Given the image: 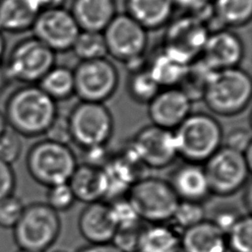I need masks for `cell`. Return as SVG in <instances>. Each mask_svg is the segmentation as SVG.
<instances>
[{"mask_svg": "<svg viewBox=\"0 0 252 252\" xmlns=\"http://www.w3.org/2000/svg\"><path fill=\"white\" fill-rule=\"evenodd\" d=\"M3 113L8 128L27 138L44 135L59 114L56 101L37 85L16 90L7 99Z\"/></svg>", "mask_w": 252, "mask_h": 252, "instance_id": "1", "label": "cell"}, {"mask_svg": "<svg viewBox=\"0 0 252 252\" xmlns=\"http://www.w3.org/2000/svg\"><path fill=\"white\" fill-rule=\"evenodd\" d=\"M177 155L186 162L203 164L222 147L220 122L206 112L190 113L173 130Z\"/></svg>", "mask_w": 252, "mask_h": 252, "instance_id": "2", "label": "cell"}, {"mask_svg": "<svg viewBox=\"0 0 252 252\" xmlns=\"http://www.w3.org/2000/svg\"><path fill=\"white\" fill-rule=\"evenodd\" d=\"M251 96L252 81L249 74L235 67L214 71L203 99L213 113L228 117L242 112Z\"/></svg>", "mask_w": 252, "mask_h": 252, "instance_id": "3", "label": "cell"}, {"mask_svg": "<svg viewBox=\"0 0 252 252\" xmlns=\"http://www.w3.org/2000/svg\"><path fill=\"white\" fill-rule=\"evenodd\" d=\"M77 165L76 155L69 145L47 139L34 143L26 156V166L30 176L47 188L68 183Z\"/></svg>", "mask_w": 252, "mask_h": 252, "instance_id": "4", "label": "cell"}, {"mask_svg": "<svg viewBox=\"0 0 252 252\" xmlns=\"http://www.w3.org/2000/svg\"><path fill=\"white\" fill-rule=\"evenodd\" d=\"M13 229V238L19 249L34 252L47 251L61 231L59 214L45 202H34L25 210Z\"/></svg>", "mask_w": 252, "mask_h": 252, "instance_id": "5", "label": "cell"}, {"mask_svg": "<svg viewBox=\"0 0 252 252\" xmlns=\"http://www.w3.org/2000/svg\"><path fill=\"white\" fill-rule=\"evenodd\" d=\"M127 198L141 220L149 223H165L172 218L179 202L167 180L145 176L129 189Z\"/></svg>", "mask_w": 252, "mask_h": 252, "instance_id": "6", "label": "cell"}, {"mask_svg": "<svg viewBox=\"0 0 252 252\" xmlns=\"http://www.w3.org/2000/svg\"><path fill=\"white\" fill-rule=\"evenodd\" d=\"M67 118L72 142L83 150L106 146L112 137L114 121L104 103L80 101Z\"/></svg>", "mask_w": 252, "mask_h": 252, "instance_id": "7", "label": "cell"}, {"mask_svg": "<svg viewBox=\"0 0 252 252\" xmlns=\"http://www.w3.org/2000/svg\"><path fill=\"white\" fill-rule=\"evenodd\" d=\"M202 165L212 195L232 196L249 182L251 163L243 154L223 146Z\"/></svg>", "mask_w": 252, "mask_h": 252, "instance_id": "8", "label": "cell"}, {"mask_svg": "<svg viewBox=\"0 0 252 252\" xmlns=\"http://www.w3.org/2000/svg\"><path fill=\"white\" fill-rule=\"evenodd\" d=\"M12 81L35 85L55 65V52L35 37L18 42L4 64Z\"/></svg>", "mask_w": 252, "mask_h": 252, "instance_id": "9", "label": "cell"}, {"mask_svg": "<svg viewBox=\"0 0 252 252\" xmlns=\"http://www.w3.org/2000/svg\"><path fill=\"white\" fill-rule=\"evenodd\" d=\"M73 72L75 94L81 101L103 103L114 94L119 84L117 69L106 58L81 61Z\"/></svg>", "mask_w": 252, "mask_h": 252, "instance_id": "10", "label": "cell"}, {"mask_svg": "<svg viewBox=\"0 0 252 252\" xmlns=\"http://www.w3.org/2000/svg\"><path fill=\"white\" fill-rule=\"evenodd\" d=\"M129 15L116 14L102 32L107 54L125 64L144 56L148 33Z\"/></svg>", "mask_w": 252, "mask_h": 252, "instance_id": "11", "label": "cell"}, {"mask_svg": "<svg viewBox=\"0 0 252 252\" xmlns=\"http://www.w3.org/2000/svg\"><path fill=\"white\" fill-rule=\"evenodd\" d=\"M210 32L196 16L186 14L169 21L162 49L190 63L201 56Z\"/></svg>", "mask_w": 252, "mask_h": 252, "instance_id": "12", "label": "cell"}, {"mask_svg": "<svg viewBox=\"0 0 252 252\" xmlns=\"http://www.w3.org/2000/svg\"><path fill=\"white\" fill-rule=\"evenodd\" d=\"M129 146L149 168L167 167L178 158L173 131L153 124L142 127L134 135Z\"/></svg>", "mask_w": 252, "mask_h": 252, "instance_id": "13", "label": "cell"}, {"mask_svg": "<svg viewBox=\"0 0 252 252\" xmlns=\"http://www.w3.org/2000/svg\"><path fill=\"white\" fill-rule=\"evenodd\" d=\"M33 37L54 52L72 48L80 28L70 11L58 7L41 10L32 28Z\"/></svg>", "mask_w": 252, "mask_h": 252, "instance_id": "14", "label": "cell"}, {"mask_svg": "<svg viewBox=\"0 0 252 252\" xmlns=\"http://www.w3.org/2000/svg\"><path fill=\"white\" fill-rule=\"evenodd\" d=\"M192 101L178 88L161 89L148 103L153 125L173 131L191 113Z\"/></svg>", "mask_w": 252, "mask_h": 252, "instance_id": "15", "label": "cell"}, {"mask_svg": "<svg viewBox=\"0 0 252 252\" xmlns=\"http://www.w3.org/2000/svg\"><path fill=\"white\" fill-rule=\"evenodd\" d=\"M243 57L242 39L235 32L225 29L209 33L200 56L214 71L238 67Z\"/></svg>", "mask_w": 252, "mask_h": 252, "instance_id": "16", "label": "cell"}, {"mask_svg": "<svg viewBox=\"0 0 252 252\" xmlns=\"http://www.w3.org/2000/svg\"><path fill=\"white\" fill-rule=\"evenodd\" d=\"M168 183L179 201L204 203L212 194L202 164L186 162L176 166Z\"/></svg>", "mask_w": 252, "mask_h": 252, "instance_id": "17", "label": "cell"}, {"mask_svg": "<svg viewBox=\"0 0 252 252\" xmlns=\"http://www.w3.org/2000/svg\"><path fill=\"white\" fill-rule=\"evenodd\" d=\"M81 235L92 244L111 242L116 225L110 214L108 203L98 201L86 204L78 219Z\"/></svg>", "mask_w": 252, "mask_h": 252, "instance_id": "18", "label": "cell"}, {"mask_svg": "<svg viewBox=\"0 0 252 252\" xmlns=\"http://www.w3.org/2000/svg\"><path fill=\"white\" fill-rule=\"evenodd\" d=\"M182 252H228L225 233L211 220H205L180 233Z\"/></svg>", "mask_w": 252, "mask_h": 252, "instance_id": "19", "label": "cell"}, {"mask_svg": "<svg viewBox=\"0 0 252 252\" xmlns=\"http://www.w3.org/2000/svg\"><path fill=\"white\" fill-rule=\"evenodd\" d=\"M68 184L77 201L91 204L103 201L106 197V178L102 167L78 163Z\"/></svg>", "mask_w": 252, "mask_h": 252, "instance_id": "20", "label": "cell"}, {"mask_svg": "<svg viewBox=\"0 0 252 252\" xmlns=\"http://www.w3.org/2000/svg\"><path fill=\"white\" fill-rule=\"evenodd\" d=\"M115 0H74L70 10L81 31L102 32L116 15Z\"/></svg>", "mask_w": 252, "mask_h": 252, "instance_id": "21", "label": "cell"}, {"mask_svg": "<svg viewBox=\"0 0 252 252\" xmlns=\"http://www.w3.org/2000/svg\"><path fill=\"white\" fill-rule=\"evenodd\" d=\"M40 11L34 0H0V32L20 33L32 30Z\"/></svg>", "mask_w": 252, "mask_h": 252, "instance_id": "22", "label": "cell"}, {"mask_svg": "<svg viewBox=\"0 0 252 252\" xmlns=\"http://www.w3.org/2000/svg\"><path fill=\"white\" fill-rule=\"evenodd\" d=\"M127 15L145 30H157L171 20L172 0H125Z\"/></svg>", "mask_w": 252, "mask_h": 252, "instance_id": "23", "label": "cell"}, {"mask_svg": "<svg viewBox=\"0 0 252 252\" xmlns=\"http://www.w3.org/2000/svg\"><path fill=\"white\" fill-rule=\"evenodd\" d=\"M180 233L165 223H150L141 229L136 252H179Z\"/></svg>", "mask_w": 252, "mask_h": 252, "instance_id": "24", "label": "cell"}, {"mask_svg": "<svg viewBox=\"0 0 252 252\" xmlns=\"http://www.w3.org/2000/svg\"><path fill=\"white\" fill-rule=\"evenodd\" d=\"M188 65V63L161 48L151 59L147 69L158 86L164 89L178 87Z\"/></svg>", "mask_w": 252, "mask_h": 252, "instance_id": "25", "label": "cell"}, {"mask_svg": "<svg viewBox=\"0 0 252 252\" xmlns=\"http://www.w3.org/2000/svg\"><path fill=\"white\" fill-rule=\"evenodd\" d=\"M37 86L56 102L67 99L75 94L74 72L65 66L54 65Z\"/></svg>", "mask_w": 252, "mask_h": 252, "instance_id": "26", "label": "cell"}, {"mask_svg": "<svg viewBox=\"0 0 252 252\" xmlns=\"http://www.w3.org/2000/svg\"><path fill=\"white\" fill-rule=\"evenodd\" d=\"M213 11L221 28L240 27L252 16V0H214Z\"/></svg>", "mask_w": 252, "mask_h": 252, "instance_id": "27", "label": "cell"}, {"mask_svg": "<svg viewBox=\"0 0 252 252\" xmlns=\"http://www.w3.org/2000/svg\"><path fill=\"white\" fill-rule=\"evenodd\" d=\"M214 73L202 58L189 63L186 72L178 85V88L189 97L193 102L203 99L205 90Z\"/></svg>", "mask_w": 252, "mask_h": 252, "instance_id": "28", "label": "cell"}, {"mask_svg": "<svg viewBox=\"0 0 252 252\" xmlns=\"http://www.w3.org/2000/svg\"><path fill=\"white\" fill-rule=\"evenodd\" d=\"M71 49L81 61L105 58L107 54L103 33L100 32L80 31Z\"/></svg>", "mask_w": 252, "mask_h": 252, "instance_id": "29", "label": "cell"}, {"mask_svg": "<svg viewBox=\"0 0 252 252\" xmlns=\"http://www.w3.org/2000/svg\"><path fill=\"white\" fill-rule=\"evenodd\" d=\"M161 90L146 68L131 72L128 81V93L138 103L148 104Z\"/></svg>", "mask_w": 252, "mask_h": 252, "instance_id": "30", "label": "cell"}, {"mask_svg": "<svg viewBox=\"0 0 252 252\" xmlns=\"http://www.w3.org/2000/svg\"><path fill=\"white\" fill-rule=\"evenodd\" d=\"M225 236L228 252H252V220L250 214H243Z\"/></svg>", "mask_w": 252, "mask_h": 252, "instance_id": "31", "label": "cell"}, {"mask_svg": "<svg viewBox=\"0 0 252 252\" xmlns=\"http://www.w3.org/2000/svg\"><path fill=\"white\" fill-rule=\"evenodd\" d=\"M206 220V211L203 203L179 201L170 220L177 229L184 230Z\"/></svg>", "mask_w": 252, "mask_h": 252, "instance_id": "32", "label": "cell"}, {"mask_svg": "<svg viewBox=\"0 0 252 252\" xmlns=\"http://www.w3.org/2000/svg\"><path fill=\"white\" fill-rule=\"evenodd\" d=\"M110 214L117 229L139 226L141 219L128 198L120 197L108 203Z\"/></svg>", "mask_w": 252, "mask_h": 252, "instance_id": "33", "label": "cell"}, {"mask_svg": "<svg viewBox=\"0 0 252 252\" xmlns=\"http://www.w3.org/2000/svg\"><path fill=\"white\" fill-rule=\"evenodd\" d=\"M76 201L75 195L68 183L48 187L45 203L58 214L71 209Z\"/></svg>", "mask_w": 252, "mask_h": 252, "instance_id": "34", "label": "cell"}, {"mask_svg": "<svg viewBox=\"0 0 252 252\" xmlns=\"http://www.w3.org/2000/svg\"><path fill=\"white\" fill-rule=\"evenodd\" d=\"M26 205L20 197L11 194L0 200V226L13 228L19 221Z\"/></svg>", "mask_w": 252, "mask_h": 252, "instance_id": "35", "label": "cell"}, {"mask_svg": "<svg viewBox=\"0 0 252 252\" xmlns=\"http://www.w3.org/2000/svg\"><path fill=\"white\" fill-rule=\"evenodd\" d=\"M23 149V144L21 141V136L7 129L0 136V159L11 164L15 162L21 156Z\"/></svg>", "mask_w": 252, "mask_h": 252, "instance_id": "36", "label": "cell"}, {"mask_svg": "<svg viewBox=\"0 0 252 252\" xmlns=\"http://www.w3.org/2000/svg\"><path fill=\"white\" fill-rule=\"evenodd\" d=\"M251 144L250 131L242 127L231 129L225 136H223L222 141L223 147L241 154H244L249 148H251Z\"/></svg>", "mask_w": 252, "mask_h": 252, "instance_id": "37", "label": "cell"}, {"mask_svg": "<svg viewBox=\"0 0 252 252\" xmlns=\"http://www.w3.org/2000/svg\"><path fill=\"white\" fill-rule=\"evenodd\" d=\"M141 229L140 226L116 229L111 243L122 252H136Z\"/></svg>", "mask_w": 252, "mask_h": 252, "instance_id": "38", "label": "cell"}, {"mask_svg": "<svg viewBox=\"0 0 252 252\" xmlns=\"http://www.w3.org/2000/svg\"><path fill=\"white\" fill-rule=\"evenodd\" d=\"M44 135L47 140L69 145L72 142V138L68 118L58 114Z\"/></svg>", "mask_w": 252, "mask_h": 252, "instance_id": "39", "label": "cell"}, {"mask_svg": "<svg viewBox=\"0 0 252 252\" xmlns=\"http://www.w3.org/2000/svg\"><path fill=\"white\" fill-rule=\"evenodd\" d=\"M16 175L11 164L0 159V200L14 194Z\"/></svg>", "mask_w": 252, "mask_h": 252, "instance_id": "40", "label": "cell"}, {"mask_svg": "<svg viewBox=\"0 0 252 252\" xmlns=\"http://www.w3.org/2000/svg\"><path fill=\"white\" fill-rule=\"evenodd\" d=\"M243 214H240L234 208H224L219 210L214 215V218L211 219V220L226 234V232L235 224V222Z\"/></svg>", "mask_w": 252, "mask_h": 252, "instance_id": "41", "label": "cell"}, {"mask_svg": "<svg viewBox=\"0 0 252 252\" xmlns=\"http://www.w3.org/2000/svg\"><path fill=\"white\" fill-rule=\"evenodd\" d=\"M211 0H172L175 7L180 8L189 15L197 16L203 12L211 3Z\"/></svg>", "mask_w": 252, "mask_h": 252, "instance_id": "42", "label": "cell"}, {"mask_svg": "<svg viewBox=\"0 0 252 252\" xmlns=\"http://www.w3.org/2000/svg\"><path fill=\"white\" fill-rule=\"evenodd\" d=\"M76 252H122L118 249L114 244L111 242L108 243H98V244H92L89 243L84 247H81Z\"/></svg>", "mask_w": 252, "mask_h": 252, "instance_id": "43", "label": "cell"}, {"mask_svg": "<svg viewBox=\"0 0 252 252\" xmlns=\"http://www.w3.org/2000/svg\"><path fill=\"white\" fill-rule=\"evenodd\" d=\"M12 82L4 63L0 62V93H2Z\"/></svg>", "mask_w": 252, "mask_h": 252, "instance_id": "44", "label": "cell"}, {"mask_svg": "<svg viewBox=\"0 0 252 252\" xmlns=\"http://www.w3.org/2000/svg\"><path fill=\"white\" fill-rule=\"evenodd\" d=\"M40 10L44 9H51V8H58L61 7L65 0H34Z\"/></svg>", "mask_w": 252, "mask_h": 252, "instance_id": "45", "label": "cell"}, {"mask_svg": "<svg viewBox=\"0 0 252 252\" xmlns=\"http://www.w3.org/2000/svg\"><path fill=\"white\" fill-rule=\"evenodd\" d=\"M8 129V125L4 116V113L0 110V136Z\"/></svg>", "mask_w": 252, "mask_h": 252, "instance_id": "46", "label": "cell"}, {"mask_svg": "<svg viewBox=\"0 0 252 252\" xmlns=\"http://www.w3.org/2000/svg\"><path fill=\"white\" fill-rule=\"evenodd\" d=\"M5 49H6V42H5V38H4L3 32H0V62H2V58H3V56H4Z\"/></svg>", "mask_w": 252, "mask_h": 252, "instance_id": "47", "label": "cell"}, {"mask_svg": "<svg viewBox=\"0 0 252 252\" xmlns=\"http://www.w3.org/2000/svg\"><path fill=\"white\" fill-rule=\"evenodd\" d=\"M17 252H34V251H30V250H25V249H19Z\"/></svg>", "mask_w": 252, "mask_h": 252, "instance_id": "48", "label": "cell"}, {"mask_svg": "<svg viewBox=\"0 0 252 252\" xmlns=\"http://www.w3.org/2000/svg\"><path fill=\"white\" fill-rule=\"evenodd\" d=\"M52 252H68V251H66V250H55V251H52Z\"/></svg>", "mask_w": 252, "mask_h": 252, "instance_id": "49", "label": "cell"}]
</instances>
